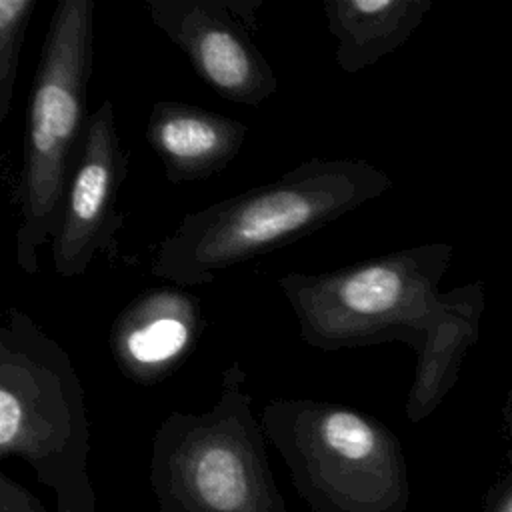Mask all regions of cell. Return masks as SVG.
I'll return each instance as SVG.
<instances>
[{
	"instance_id": "1",
	"label": "cell",
	"mask_w": 512,
	"mask_h": 512,
	"mask_svg": "<svg viewBox=\"0 0 512 512\" xmlns=\"http://www.w3.org/2000/svg\"><path fill=\"white\" fill-rule=\"evenodd\" d=\"M392 186L358 158H308L276 180L182 216L156 248L152 276L182 288L206 286L242 262L296 242Z\"/></svg>"
},
{
	"instance_id": "2",
	"label": "cell",
	"mask_w": 512,
	"mask_h": 512,
	"mask_svg": "<svg viewBox=\"0 0 512 512\" xmlns=\"http://www.w3.org/2000/svg\"><path fill=\"white\" fill-rule=\"evenodd\" d=\"M90 428L70 354L12 306L0 328V456L22 458L54 492L56 512H96Z\"/></svg>"
},
{
	"instance_id": "3",
	"label": "cell",
	"mask_w": 512,
	"mask_h": 512,
	"mask_svg": "<svg viewBox=\"0 0 512 512\" xmlns=\"http://www.w3.org/2000/svg\"><path fill=\"white\" fill-rule=\"evenodd\" d=\"M238 360L206 412H170L154 432L150 488L158 512H288L266 434Z\"/></svg>"
},
{
	"instance_id": "4",
	"label": "cell",
	"mask_w": 512,
	"mask_h": 512,
	"mask_svg": "<svg viewBox=\"0 0 512 512\" xmlns=\"http://www.w3.org/2000/svg\"><path fill=\"white\" fill-rule=\"evenodd\" d=\"M94 0H60L50 16L26 108L18 182L16 264L38 272V250L56 236L88 124L94 66Z\"/></svg>"
},
{
	"instance_id": "5",
	"label": "cell",
	"mask_w": 512,
	"mask_h": 512,
	"mask_svg": "<svg viewBox=\"0 0 512 512\" xmlns=\"http://www.w3.org/2000/svg\"><path fill=\"white\" fill-rule=\"evenodd\" d=\"M266 438L314 512H406L402 446L372 414L314 398H274L260 410Z\"/></svg>"
},
{
	"instance_id": "6",
	"label": "cell",
	"mask_w": 512,
	"mask_h": 512,
	"mask_svg": "<svg viewBox=\"0 0 512 512\" xmlns=\"http://www.w3.org/2000/svg\"><path fill=\"white\" fill-rule=\"evenodd\" d=\"M300 326L322 352L410 338L426 314L430 266L422 252H394L354 266L276 278Z\"/></svg>"
},
{
	"instance_id": "7",
	"label": "cell",
	"mask_w": 512,
	"mask_h": 512,
	"mask_svg": "<svg viewBox=\"0 0 512 512\" xmlns=\"http://www.w3.org/2000/svg\"><path fill=\"white\" fill-rule=\"evenodd\" d=\"M152 24L220 98L260 106L278 92L272 64L252 42L260 0H144Z\"/></svg>"
},
{
	"instance_id": "8",
	"label": "cell",
	"mask_w": 512,
	"mask_h": 512,
	"mask_svg": "<svg viewBox=\"0 0 512 512\" xmlns=\"http://www.w3.org/2000/svg\"><path fill=\"white\" fill-rule=\"evenodd\" d=\"M126 176L128 152L118 136L114 100L104 98L88 116L60 228L52 238V262L58 276H82L96 254H116V232L124 224L118 194Z\"/></svg>"
},
{
	"instance_id": "9",
	"label": "cell",
	"mask_w": 512,
	"mask_h": 512,
	"mask_svg": "<svg viewBox=\"0 0 512 512\" xmlns=\"http://www.w3.org/2000/svg\"><path fill=\"white\" fill-rule=\"evenodd\" d=\"M206 320L200 298L182 286H158L134 296L110 328L112 358L134 384L154 386L192 354Z\"/></svg>"
},
{
	"instance_id": "10",
	"label": "cell",
	"mask_w": 512,
	"mask_h": 512,
	"mask_svg": "<svg viewBox=\"0 0 512 512\" xmlns=\"http://www.w3.org/2000/svg\"><path fill=\"white\" fill-rule=\"evenodd\" d=\"M246 134L244 122L178 100L154 102L144 130L172 184L220 174L240 152Z\"/></svg>"
},
{
	"instance_id": "11",
	"label": "cell",
	"mask_w": 512,
	"mask_h": 512,
	"mask_svg": "<svg viewBox=\"0 0 512 512\" xmlns=\"http://www.w3.org/2000/svg\"><path fill=\"white\" fill-rule=\"evenodd\" d=\"M418 8L410 0H324L338 68L356 74L396 50L410 34Z\"/></svg>"
},
{
	"instance_id": "12",
	"label": "cell",
	"mask_w": 512,
	"mask_h": 512,
	"mask_svg": "<svg viewBox=\"0 0 512 512\" xmlns=\"http://www.w3.org/2000/svg\"><path fill=\"white\" fill-rule=\"evenodd\" d=\"M36 0H0V124L10 112L20 54Z\"/></svg>"
},
{
	"instance_id": "13",
	"label": "cell",
	"mask_w": 512,
	"mask_h": 512,
	"mask_svg": "<svg viewBox=\"0 0 512 512\" xmlns=\"http://www.w3.org/2000/svg\"><path fill=\"white\" fill-rule=\"evenodd\" d=\"M0 512H48L44 504L6 472L0 474Z\"/></svg>"
},
{
	"instance_id": "14",
	"label": "cell",
	"mask_w": 512,
	"mask_h": 512,
	"mask_svg": "<svg viewBox=\"0 0 512 512\" xmlns=\"http://www.w3.org/2000/svg\"><path fill=\"white\" fill-rule=\"evenodd\" d=\"M484 512H512V482L500 494L490 496Z\"/></svg>"
}]
</instances>
